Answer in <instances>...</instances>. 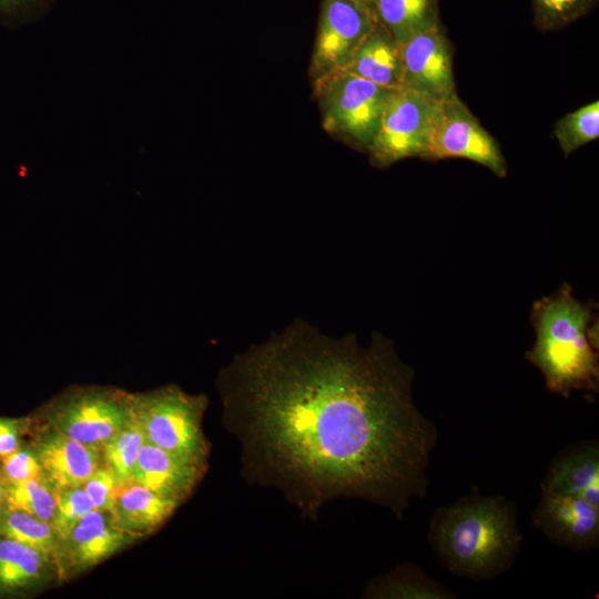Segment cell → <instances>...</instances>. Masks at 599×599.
<instances>
[{
  "instance_id": "1",
  "label": "cell",
  "mask_w": 599,
  "mask_h": 599,
  "mask_svg": "<svg viewBox=\"0 0 599 599\" xmlns=\"http://www.w3.org/2000/svg\"><path fill=\"white\" fill-rule=\"evenodd\" d=\"M414 369L390 338L329 337L304 319L235 355L217 387L241 474L316 520L337 498L402 520L428 489L437 429L413 399Z\"/></svg>"
},
{
  "instance_id": "24",
  "label": "cell",
  "mask_w": 599,
  "mask_h": 599,
  "mask_svg": "<svg viewBox=\"0 0 599 599\" xmlns=\"http://www.w3.org/2000/svg\"><path fill=\"white\" fill-rule=\"evenodd\" d=\"M7 507L35 516L52 525L55 514L53 487L45 479L4 484Z\"/></svg>"
},
{
  "instance_id": "2",
  "label": "cell",
  "mask_w": 599,
  "mask_h": 599,
  "mask_svg": "<svg viewBox=\"0 0 599 599\" xmlns=\"http://www.w3.org/2000/svg\"><path fill=\"white\" fill-rule=\"evenodd\" d=\"M428 541L451 573L479 581L510 569L524 539L511 501L474 493L434 512Z\"/></svg>"
},
{
  "instance_id": "30",
  "label": "cell",
  "mask_w": 599,
  "mask_h": 599,
  "mask_svg": "<svg viewBox=\"0 0 599 599\" xmlns=\"http://www.w3.org/2000/svg\"><path fill=\"white\" fill-rule=\"evenodd\" d=\"M41 0H0V17L19 18L40 3Z\"/></svg>"
},
{
  "instance_id": "20",
  "label": "cell",
  "mask_w": 599,
  "mask_h": 599,
  "mask_svg": "<svg viewBox=\"0 0 599 599\" xmlns=\"http://www.w3.org/2000/svg\"><path fill=\"white\" fill-rule=\"evenodd\" d=\"M373 12L398 44L440 24L438 0H375Z\"/></svg>"
},
{
  "instance_id": "3",
  "label": "cell",
  "mask_w": 599,
  "mask_h": 599,
  "mask_svg": "<svg viewBox=\"0 0 599 599\" xmlns=\"http://www.w3.org/2000/svg\"><path fill=\"white\" fill-rule=\"evenodd\" d=\"M530 319L536 342L526 358L541 372L547 388L565 398L575 390L597 393L599 361L593 306L578 301L565 283L532 304Z\"/></svg>"
},
{
  "instance_id": "10",
  "label": "cell",
  "mask_w": 599,
  "mask_h": 599,
  "mask_svg": "<svg viewBox=\"0 0 599 599\" xmlns=\"http://www.w3.org/2000/svg\"><path fill=\"white\" fill-rule=\"evenodd\" d=\"M135 541L112 524L110 514L92 509L59 535L55 564L60 581L95 567Z\"/></svg>"
},
{
  "instance_id": "18",
  "label": "cell",
  "mask_w": 599,
  "mask_h": 599,
  "mask_svg": "<svg viewBox=\"0 0 599 599\" xmlns=\"http://www.w3.org/2000/svg\"><path fill=\"white\" fill-rule=\"evenodd\" d=\"M341 71L387 89H402L400 45L382 26L376 23Z\"/></svg>"
},
{
  "instance_id": "23",
  "label": "cell",
  "mask_w": 599,
  "mask_h": 599,
  "mask_svg": "<svg viewBox=\"0 0 599 599\" xmlns=\"http://www.w3.org/2000/svg\"><path fill=\"white\" fill-rule=\"evenodd\" d=\"M554 134L566 156L599 136V102L592 101L565 116L555 124Z\"/></svg>"
},
{
  "instance_id": "6",
  "label": "cell",
  "mask_w": 599,
  "mask_h": 599,
  "mask_svg": "<svg viewBox=\"0 0 599 599\" xmlns=\"http://www.w3.org/2000/svg\"><path fill=\"white\" fill-rule=\"evenodd\" d=\"M313 88L324 130L367 152L394 90L344 71L314 79Z\"/></svg>"
},
{
  "instance_id": "25",
  "label": "cell",
  "mask_w": 599,
  "mask_h": 599,
  "mask_svg": "<svg viewBox=\"0 0 599 599\" xmlns=\"http://www.w3.org/2000/svg\"><path fill=\"white\" fill-rule=\"evenodd\" d=\"M534 23L540 31L559 30L589 13L597 0H531Z\"/></svg>"
},
{
  "instance_id": "12",
  "label": "cell",
  "mask_w": 599,
  "mask_h": 599,
  "mask_svg": "<svg viewBox=\"0 0 599 599\" xmlns=\"http://www.w3.org/2000/svg\"><path fill=\"white\" fill-rule=\"evenodd\" d=\"M531 522L561 547L576 551L598 548L599 508L581 497L540 489Z\"/></svg>"
},
{
  "instance_id": "29",
  "label": "cell",
  "mask_w": 599,
  "mask_h": 599,
  "mask_svg": "<svg viewBox=\"0 0 599 599\" xmlns=\"http://www.w3.org/2000/svg\"><path fill=\"white\" fill-rule=\"evenodd\" d=\"M31 426V416H0V459L17 450L26 440Z\"/></svg>"
},
{
  "instance_id": "31",
  "label": "cell",
  "mask_w": 599,
  "mask_h": 599,
  "mask_svg": "<svg viewBox=\"0 0 599 599\" xmlns=\"http://www.w3.org/2000/svg\"><path fill=\"white\" fill-rule=\"evenodd\" d=\"M7 507V502H6V486H4V483L0 476V515L1 512L4 510V508Z\"/></svg>"
},
{
  "instance_id": "14",
  "label": "cell",
  "mask_w": 599,
  "mask_h": 599,
  "mask_svg": "<svg viewBox=\"0 0 599 599\" xmlns=\"http://www.w3.org/2000/svg\"><path fill=\"white\" fill-rule=\"evenodd\" d=\"M206 470L207 467L190 463L145 441L140 448L131 479L182 505Z\"/></svg>"
},
{
  "instance_id": "19",
  "label": "cell",
  "mask_w": 599,
  "mask_h": 599,
  "mask_svg": "<svg viewBox=\"0 0 599 599\" xmlns=\"http://www.w3.org/2000/svg\"><path fill=\"white\" fill-rule=\"evenodd\" d=\"M372 599H451L454 593L419 567L402 564L372 579L364 590Z\"/></svg>"
},
{
  "instance_id": "16",
  "label": "cell",
  "mask_w": 599,
  "mask_h": 599,
  "mask_svg": "<svg viewBox=\"0 0 599 599\" xmlns=\"http://www.w3.org/2000/svg\"><path fill=\"white\" fill-rule=\"evenodd\" d=\"M179 506L129 479L118 484L110 517L118 529L139 540L164 525Z\"/></svg>"
},
{
  "instance_id": "8",
  "label": "cell",
  "mask_w": 599,
  "mask_h": 599,
  "mask_svg": "<svg viewBox=\"0 0 599 599\" xmlns=\"http://www.w3.org/2000/svg\"><path fill=\"white\" fill-rule=\"evenodd\" d=\"M435 102L407 90L389 95L367 152L378 167L403 159L422 158Z\"/></svg>"
},
{
  "instance_id": "21",
  "label": "cell",
  "mask_w": 599,
  "mask_h": 599,
  "mask_svg": "<svg viewBox=\"0 0 599 599\" xmlns=\"http://www.w3.org/2000/svg\"><path fill=\"white\" fill-rule=\"evenodd\" d=\"M0 535L45 554L54 562L57 560L59 535L45 520L19 509L6 507L0 515Z\"/></svg>"
},
{
  "instance_id": "17",
  "label": "cell",
  "mask_w": 599,
  "mask_h": 599,
  "mask_svg": "<svg viewBox=\"0 0 599 599\" xmlns=\"http://www.w3.org/2000/svg\"><path fill=\"white\" fill-rule=\"evenodd\" d=\"M541 489L578 496L599 508V445L587 440L567 447L549 465Z\"/></svg>"
},
{
  "instance_id": "28",
  "label": "cell",
  "mask_w": 599,
  "mask_h": 599,
  "mask_svg": "<svg viewBox=\"0 0 599 599\" xmlns=\"http://www.w3.org/2000/svg\"><path fill=\"white\" fill-rule=\"evenodd\" d=\"M116 486L118 483L113 473L102 463L82 485L94 509L108 514H111L113 508Z\"/></svg>"
},
{
  "instance_id": "7",
  "label": "cell",
  "mask_w": 599,
  "mask_h": 599,
  "mask_svg": "<svg viewBox=\"0 0 599 599\" xmlns=\"http://www.w3.org/2000/svg\"><path fill=\"white\" fill-rule=\"evenodd\" d=\"M422 158L467 159L499 177L507 175L506 160L498 143L458 97L435 102Z\"/></svg>"
},
{
  "instance_id": "9",
  "label": "cell",
  "mask_w": 599,
  "mask_h": 599,
  "mask_svg": "<svg viewBox=\"0 0 599 599\" xmlns=\"http://www.w3.org/2000/svg\"><path fill=\"white\" fill-rule=\"evenodd\" d=\"M377 23L358 0H323L309 74L312 79L341 71Z\"/></svg>"
},
{
  "instance_id": "13",
  "label": "cell",
  "mask_w": 599,
  "mask_h": 599,
  "mask_svg": "<svg viewBox=\"0 0 599 599\" xmlns=\"http://www.w3.org/2000/svg\"><path fill=\"white\" fill-rule=\"evenodd\" d=\"M27 441L33 448L53 488L79 487L102 463L101 451L87 446L31 416Z\"/></svg>"
},
{
  "instance_id": "15",
  "label": "cell",
  "mask_w": 599,
  "mask_h": 599,
  "mask_svg": "<svg viewBox=\"0 0 599 599\" xmlns=\"http://www.w3.org/2000/svg\"><path fill=\"white\" fill-rule=\"evenodd\" d=\"M54 581L59 572L49 556L0 535V598L29 597Z\"/></svg>"
},
{
  "instance_id": "4",
  "label": "cell",
  "mask_w": 599,
  "mask_h": 599,
  "mask_svg": "<svg viewBox=\"0 0 599 599\" xmlns=\"http://www.w3.org/2000/svg\"><path fill=\"white\" fill-rule=\"evenodd\" d=\"M133 414L145 441L190 463L207 467L211 444L203 432L204 394H189L175 384L132 393Z\"/></svg>"
},
{
  "instance_id": "26",
  "label": "cell",
  "mask_w": 599,
  "mask_h": 599,
  "mask_svg": "<svg viewBox=\"0 0 599 599\" xmlns=\"http://www.w3.org/2000/svg\"><path fill=\"white\" fill-rule=\"evenodd\" d=\"M55 514L52 526L58 535L65 531L94 506L82 486L53 488Z\"/></svg>"
},
{
  "instance_id": "32",
  "label": "cell",
  "mask_w": 599,
  "mask_h": 599,
  "mask_svg": "<svg viewBox=\"0 0 599 599\" xmlns=\"http://www.w3.org/2000/svg\"><path fill=\"white\" fill-rule=\"evenodd\" d=\"M358 1L362 2L363 4H365L366 7H368L373 11L375 0H358Z\"/></svg>"
},
{
  "instance_id": "27",
  "label": "cell",
  "mask_w": 599,
  "mask_h": 599,
  "mask_svg": "<svg viewBox=\"0 0 599 599\" xmlns=\"http://www.w3.org/2000/svg\"><path fill=\"white\" fill-rule=\"evenodd\" d=\"M0 476L4 484L45 479L42 466L27 439L17 450L0 459Z\"/></svg>"
},
{
  "instance_id": "11",
  "label": "cell",
  "mask_w": 599,
  "mask_h": 599,
  "mask_svg": "<svg viewBox=\"0 0 599 599\" xmlns=\"http://www.w3.org/2000/svg\"><path fill=\"white\" fill-rule=\"evenodd\" d=\"M399 45L404 89L432 102L457 97L450 47L440 24L414 34Z\"/></svg>"
},
{
  "instance_id": "5",
  "label": "cell",
  "mask_w": 599,
  "mask_h": 599,
  "mask_svg": "<svg viewBox=\"0 0 599 599\" xmlns=\"http://www.w3.org/2000/svg\"><path fill=\"white\" fill-rule=\"evenodd\" d=\"M132 414V393L111 386L74 385L48 400L32 417L101 451Z\"/></svg>"
},
{
  "instance_id": "22",
  "label": "cell",
  "mask_w": 599,
  "mask_h": 599,
  "mask_svg": "<svg viewBox=\"0 0 599 599\" xmlns=\"http://www.w3.org/2000/svg\"><path fill=\"white\" fill-rule=\"evenodd\" d=\"M144 443L142 428L132 414L130 420L102 448V464L111 469L118 484L132 478L134 464Z\"/></svg>"
}]
</instances>
